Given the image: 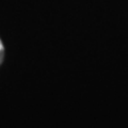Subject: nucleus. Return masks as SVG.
Instances as JSON below:
<instances>
[{"mask_svg": "<svg viewBox=\"0 0 128 128\" xmlns=\"http://www.w3.org/2000/svg\"><path fill=\"white\" fill-rule=\"evenodd\" d=\"M3 54H4V48H3L2 42L0 41V62H1V60H2V58H3Z\"/></svg>", "mask_w": 128, "mask_h": 128, "instance_id": "nucleus-1", "label": "nucleus"}]
</instances>
